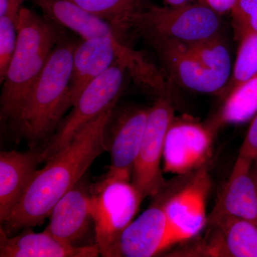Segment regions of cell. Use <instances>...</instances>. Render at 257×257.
Wrapping results in <instances>:
<instances>
[{"label": "cell", "instance_id": "cell-2", "mask_svg": "<svg viewBox=\"0 0 257 257\" xmlns=\"http://www.w3.org/2000/svg\"><path fill=\"white\" fill-rule=\"evenodd\" d=\"M76 45L77 42L61 39L10 123L31 150L48 143L69 109L67 100Z\"/></svg>", "mask_w": 257, "mask_h": 257}, {"label": "cell", "instance_id": "cell-4", "mask_svg": "<svg viewBox=\"0 0 257 257\" xmlns=\"http://www.w3.org/2000/svg\"><path fill=\"white\" fill-rule=\"evenodd\" d=\"M94 239L101 256L109 257L113 246L134 220L143 200L132 183L122 179H101L91 186Z\"/></svg>", "mask_w": 257, "mask_h": 257}, {"label": "cell", "instance_id": "cell-24", "mask_svg": "<svg viewBox=\"0 0 257 257\" xmlns=\"http://www.w3.org/2000/svg\"><path fill=\"white\" fill-rule=\"evenodd\" d=\"M217 14L221 15L232 11L238 0H199Z\"/></svg>", "mask_w": 257, "mask_h": 257}, {"label": "cell", "instance_id": "cell-25", "mask_svg": "<svg viewBox=\"0 0 257 257\" xmlns=\"http://www.w3.org/2000/svg\"><path fill=\"white\" fill-rule=\"evenodd\" d=\"M25 0H0V17L19 14Z\"/></svg>", "mask_w": 257, "mask_h": 257}, {"label": "cell", "instance_id": "cell-16", "mask_svg": "<svg viewBox=\"0 0 257 257\" xmlns=\"http://www.w3.org/2000/svg\"><path fill=\"white\" fill-rule=\"evenodd\" d=\"M42 163L39 150L0 153V221H6L18 205Z\"/></svg>", "mask_w": 257, "mask_h": 257}, {"label": "cell", "instance_id": "cell-9", "mask_svg": "<svg viewBox=\"0 0 257 257\" xmlns=\"http://www.w3.org/2000/svg\"><path fill=\"white\" fill-rule=\"evenodd\" d=\"M214 130L192 117L175 116L166 135L164 172L182 175L204 167L211 155Z\"/></svg>", "mask_w": 257, "mask_h": 257}, {"label": "cell", "instance_id": "cell-3", "mask_svg": "<svg viewBox=\"0 0 257 257\" xmlns=\"http://www.w3.org/2000/svg\"><path fill=\"white\" fill-rule=\"evenodd\" d=\"M60 27L45 15L22 7L18 18V44L3 82L2 121L11 123L15 119L52 50L63 37Z\"/></svg>", "mask_w": 257, "mask_h": 257}, {"label": "cell", "instance_id": "cell-27", "mask_svg": "<svg viewBox=\"0 0 257 257\" xmlns=\"http://www.w3.org/2000/svg\"><path fill=\"white\" fill-rule=\"evenodd\" d=\"M254 167L255 170H256V174H257V158L254 160Z\"/></svg>", "mask_w": 257, "mask_h": 257}, {"label": "cell", "instance_id": "cell-26", "mask_svg": "<svg viewBox=\"0 0 257 257\" xmlns=\"http://www.w3.org/2000/svg\"><path fill=\"white\" fill-rule=\"evenodd\" d=\"M164 1L171 7L182 6V5L190 3V0H164Z\"/></svg>", "mask_w": 257, "mask_h": 257}, {"label": "cell", "instance_id": "cell-22", "mask_svg": "<svg viewBox=\"0 0 257 257\" xmlns=\"http://www.w3.org/2000/svg\"><path fill=\"white\" fill-rule=\"evenodd\" d=\"M19 15V14H18ZM17 15L0 17V82H3L18 44Z\"/></svg>", "mask_w": 257, "mask_h": 257}, {"label": "cell", "instance_id": "cell-13", "mask_svg": "<svg viewBox=\"0 0 257 257\" xmlns=\"http://www.w3.org/2000/svg\"><path fill=\"white\" fill-rule=\"evenodd\" d=\"M210 188V178L204 167L180 190L163 201L167 217L186 241L197 236L207 224L206 205Z\"/></svg>", "mask_w": 257, "mask_h": 257}, {"label": "cell", "instance_id": "cell-17", "mask_svg": "<svg viewBox=\"0 0 257 257\" xmlns=\"http://www.w3.org/2000/svg\"><path fill=\"white\" fill-rule=\"evenodd\" d=\"M214 210L237 216L257 226V174L254 161L238 156Z\"/></svg>", "mask_w": 257, "mask_h": 257}, {"label": "cell", "instance_id": "cell-20", "mask_svg": "<svg viewBox=\"0 0 257 257\" xmlns=\"http://www.w3.org/2000/svg\"><path fill=\"white\" fill-rule=\"evenodd\" d=\"M240 44L234 67L223 95L257 73V32L240 34Z\"/></svg>", "mask_w": 257, "mask_h": 257}, {"label": "cell", "instance_id": "cell-5", "mask_svg": "<svg viewBox=\"0 0 257 257\" xmlns=\"http://www.w3.org/2000/svg\"><path fill=\"white\" fill-rule=\"evenodd\" d=\"M126 74L127 70L124 66L116 62L82 91L71 112L62 120L48 143L39 150L42 163L67 147L84 125L116 105L124 89Z\"/></svg>", "mask_w": 257, "mask_h": 257}, {"label": "cell", "instance_id": "cell-14", "mask_svg": "<svg viewBox=\"0 0 257 257\" xmlns=\"http://www.w3.org/2000/svg\"><path fill=\"white\" fill-rule=\"evenodd\" d=\"M202 253L210 256L257 257V226L247 220L213 210Z\"/></svg>", "mask_w": 257, "mask_h": 257}, {"label": "cell", "instance_id": "cell-11", "mask_svg": "<svg viewBox=\"0 0 257 257\" xmlns=\"http://www.w3.org/2000/svg\"><path fill=\"white\" fill-rule=\"evenodd\" d=\"M172 77L186 89L202 94L223 95L229 78L206 67L184 42L146 36Z\"/></svg>", "mask_w": 257, "mask_h": 257}, {"label": "cell", "instance_id": "cell-21", "mask_svg": "<svg viewBox=\"0 0 257 257\" xmlns=\"http://www.w3.org/2000/svg\"><path fill=\"white\" fill-rule=\"evenodd\" d=\"M184 44L191 53L206 67L230 79L232 71L231 59L229 51L221 36L194 43Z\"/></svg>", "mask_w": 257, "mask_h": 257}, {"label": "cell", "instance_id": "cell-7", "mask_svg": "<svg viewBox=\"0 0 257 257\" xmlns=\"http://www.w3.org/2000/svg\"><path fill=\"white\" fill-rule=\"evenodd\" d=\"M175 116V109L168 96L158 97L149 110L146 128L132 176V183L143 199L156 197L166 186L161 163L167 130Z\"/></svg>", "mask_w": 257, "mask_h": 257}, {"label": "cell", "instance_id": "cell-1", "mask_svg": "<svg viewBox=\"0 0 257 257\" xmlns=\"http://www.w3.org/2000/svg\"><path fill=\"white\" fill-rule=\"evenodd\" d=\"M115 106L84 125L67 147L46 161L42 170H37L21 200L3 223L8 234L41 225L56 203L106 151V126Z\"/></svg>", "mask_w": 257, "mask_h": 257}, {"label": "cell", "instance_id": "cell-15", "mask_svg": "<svg viewBox=\"0 0 257 257\" xmlns=\"http://www.w3.org/2000/svg\"><path fill=\"white\" fill-rule=\"evenodd\" d=\"M25 229L24 232L10 236L0 229L1 257H96L100 254L96 243L74 246L57 239L47 230L40 233Z\"/></svg>", "mask_w": 257, "mask_h": 257}, {"label": "cell", "instance_id": "cell-23", "mask_svg": "<svg viewBox=\"0 0 257 257\" xmlns=\"http://www.w3.org/2000/svg\"><path fill=\"white\" fill-rule=\"evenodd\" d=\"M231 14L239 35L257 32V0H238Z\"/></svg>", "mask_w": 257, "mask_h": 257}, {"label": "cell", "instance_id": "cell-19", "mask_svg": "<svg viewBox=\"0 0 257 257\" xmlns=\"http://www.w3.org/2000/svg\"><path fill=\"white\" fill-rule=\"evenodd\" d=\"M257 113V73L235 86L226 96L224 104L211 125L216 130L221 125L241 124Z\"/></svg>", "mask_w": 257, "mask_h": 257}, {"label": "cell", "instance_id": "cell-18", "mask_svg": "<svg viewBox=\"0 0 257 257\" xmlns=\"http://www.w3.org/2000/svg\"><path fill=\"white\" fill-rule=\"evenodd\" d=\"M110 24L124 40L136 28L140 15L148 8L146 0H69Z\"/></svg>", "mask_w": 257, "mask_h": 257}, {"label": "cell", "instance_id": "cell-6", "mask_svg": "<svg viewBox=\"0 0 257 257\" xmlns=\"http://www.w3.org/2000/svg\"><path fill=\"white\" fill-rule=\"evenodd\" d=\"M222 22L202 3L161 8L149 6L137 22L145 36H157L194 43L221 36Z\"/></svg>", "mask_w": 257, "mask_h": 257}, {"label": "cell", "instance_id": "cell-10", "mask_svg": "<svg viewBox=\"0 0 257 257\" xmlns=\"http://www.w3.org/2000/svg\"><path fill=\"white\" fill-rule=\"evenodd\" d=\"M150 108L131 107L112 111L106 126V151L110 166L104 180L132 181L135 161L141 146Z\"/></svg>", "mask_w": 257, "mask_h": 257}, {"label": "cell", "instance_id": "cell-12", "mask_svg": "<svg viewBox=\"0 0 257 257\" xmlns=\"http://www.w3.org/2000/svg\"><path fill=\"white\" fill-rule=\"evenodd\" d=\"M91 186L82 178L58 201L50 213L47 231L62 242L83 246L92 229Z\"/></svg>", "mask_w": 257, "mask_h": 257}, {"label": "cell", "instance_id": "cell-8", "mask_svg": "<svg viewBox=\"0 0 257 257\" xmlns=\"http://www.w3.org/2000/svg\"><path fill=\"white\" fill-rule=\"evenodd\" d=\"M184 241L167 217L163 202L157 201L124 230L109 257L155 256Z\"/></svg>", "mask_w": 257, "mask_h": 257}]
</instances>
